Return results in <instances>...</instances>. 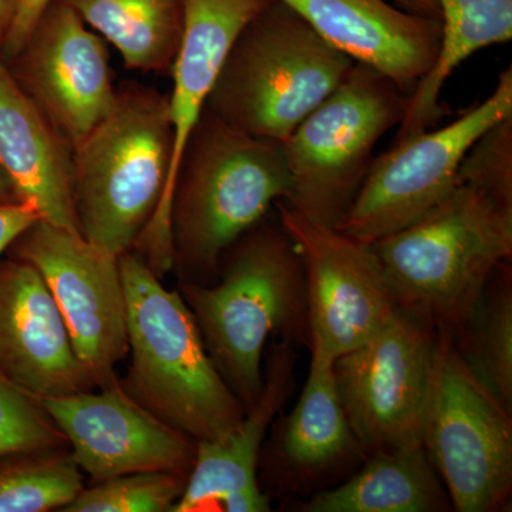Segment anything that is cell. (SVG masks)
<instances>
[{
    "label": "cell",
    "instance_id": "1",
    "mask_svg": "<svg viewBox=\"0 0 512 512\" xmlns=\"http://www.w3.org/2000/svg\"><path fill=\"white\" fill-rule=\"evenodd\" d=\"M291 188L284 143L255 137L204 110L185 147L170 207L181 282L215 279L222 256Z\"/></svg>",
    "mask_w": 512,
    "mask_h": 512
},
{
    "label": "cell",
    "instance_id": "2",
    "mask_svg": "<svg viewBox=\"0 0 512 512\" xmlns=\"http://www.w3.org/2000/svg\"><path fill=\"white\" fill-rule=\"evenodd\" d=\"M119 265L131 353L124 390L195 443L227 436L247 409L208 355L183 296L134 252L120 255Z\"/></svg>",
    "mask_w": 512,
    "mask_h": 512
},
{
    "label": "cell",
    "instance_id": "3",
    "mask_svg": "<svg viewBox=\"0 0 512 512\" xmlns=\"http://www.w3.org/2000/svg\"><path fill=\"white\" fill-rule=\"evenodd\" d=\"M400 308L453 335L512 256V204L457 178L433 210L373 242Z\"/></svg>",
    "mask_w": 512,
    "mask_h": 512
},
{
    "label": "cell",
    "instance_id": "4",
    "mask_svg": "<svg viewBox=\"0 0 512 512\" xmlns=\"http://www.w3.org/2000/svg\"><path fill=\"white\" fill-rule=\"evenodd\" d=\"M218 275L217 284L181 282L178 292L222 379L248 410L264 390L266 342L306 323L301 256L279 222L258 224L225 252Z\"/></svg>",
    "mask_w": 512,
    "mask_h": 512
},
{
    "label": "cell",
    "instance_id": "5",
    "mask_svg": "<svg viewBox=\"0 0 512 512\" xmlns=\"http://www.w3.org/2000/svg\"><path fill=\"white\" fill-rule=\"evenodd\" d=\"M173 163L168 97L127 84L73 150V194L84 239L106 254L131 251L160 211Z\"/></svg>",
    "mask_w": 512,
    "mask_h": 512
},
{
    "label": "cell",
    "instance_id": "6",
    "mask_svg": "<svg viewBox=\"0 0 512 512\" xmlns=\"http://www.w3.org/2000/svg\"><path fill=\"white\" fill-rule=\"evenodd\" d=\"M353 64L296 10L274 0L232 43L205 110L251 136L285 143Z\"/></svg>",
    "mask_w": 512,
    "mask_h": 512
},
{
    "label": "cell",
    "instance_id": "7",
    "mask_svg": "<svg viewBox=\"0 0 512 512\" xmlns=\"http://www.w3.org/2000/svg\"><path fill=\"white\" fill-rule=\"evenodd\" d=\"M410 96L393 80L355 63L338 89L284 143L289 208L339 229L365 183L382 137L399 127Z\"/></svg>",
    "mask_w": 512,
    "mask_h": 512
},
{
    "label": "cell",
    "instance_id": "8",
    "mask_svg": "<svg viewBox=\"0 0 512 512\" xmlns=\"http://www.w3.org/2000/svg\"><path fill=\"white\" fill-rule=\"evenodd\" d=\"M420 434L454 510L490 512L508 504L511 413L470 372L444 330L437 329Z\"/></svg>",
    "mask_w": 512,
    "mask_h": 512
},
{
    "label": "cell",
    "instance_id": "9",
    "mask_svg": "<svg viewBox=\"0 0 512 512\" xmlns=\"http://www.w3.org/2000/svg\"><path fill=\"white\" fill-rule=\"evenodd\" d=\"M511 116L512 70L508 67L491 96L458 119L392 144L376 156L339 231L372 245L420 220L456 187L471 147Z\"/></svg>",
    "mask_w": 512,
    "mask_h": 512
},
{
    "label": "cell",
    "instance_id": "10",
    "mask_svg": "<svg viewBox=\"0 0 512 512\" xmlns=\"http://www.w3.org/2000/svg\"><path fill=\"white\" fill-rule=\"evenodd\" d=\"M436 339L433 323L399 306L372 338L336 357L340 400L363 453L421 443Z\"/></svg>",
    "mask_w": 512,
    "mask_h": 512
},
{
    "label": "cell",
    "instance_id": "11",
    "mask_svg": "<svg viewBox=\"0 0 512 512\" xmlns=\"http://www.w3.org/2000/svg\"><path fill=\"white\" fill-rule=\"evenodd\" d=\"M13 245L16 258L30 262L42 275L74 352L96 387L114 382V369L128 353L119 256L94 247L79 232L42 220Z\"/></svg>",
    "mask_w": 512,
    "mask_h": 512
},
{
    "label": "cell",
    "instance_id": "12",
    "mask_svg": "<svg viewBox=\"0 0 512 512\" xmlns=\"http://www.w3.org/2000/svg\"><path fill=\"white\" fill-rule=\"evenodd\" d=\"M279 225L301 256L309 339L339 357L359 348L397 311L370 245L276 202Z\"/></svg>",
    "mask_w": 512,
    "mask_h": 512
},
{
    "label": "cell",
    "instance_id": "13",
    "mask_svg": "<svg viewBox=\"0 0 512 512\" xmlns=\"http://www.w3.org/2000/svg\"><path fill=\"white\" fill-rule=\"evenodd\" d=\"M13 60V79L73 150L113 109L109 50L64 0L49 3Z\"/></svg>",
    "mask_w": 512,
    "mask_h": 512
},
{
    "label": "cell",
    "instance_id": "14",
    "mask_svg": "<svg viewBox=\"0 0 512 512\" xmlns=\"http://www.w3.org/2000/svg\"><path fill=\"white\" fill-rule=\"evenodd\" d=\"M42 400L77 466L94 483L133 473L190 476L197 443L158 419L114 382Z\"/></svg>",
    "mask_w": 512,
    "mask_h": 512
},
{
    "label": "cell",
    "instance_id": "15",
    "mask_svg": "<svg viewBox=\"0 0 512 512\" xmlns=\"http://www.w3.org/2000/svg\"><path fill=\"white\" fill-rule=\"evenodd\" d=\"M184 32L175 56L173 93L168 97V116L173 131V163L160 211L138 238L137 255L163 279L174 269L170 235V207L175 178L185 147L200 121L215 80L232 43L249 20L274 0H183Z\"/></svg>",
    "mask_w": 512,
    "mask_h": 512
},
{
    "label": "cell",
    "instance_id": "16",
    "mask_svg": "<svg viewBox=\"0 0 512 512\" xmlns=\"http://www.w3.org/2000/svg\"><path fill=\"white\" fill-rule=\"evenodd\" d=\"M0 379L37 399L96 389L42 275L16 256L0 261Z\"/></svg>",
    "mask_w": 512,
    "mask_h": 512
},
{
    "label": "cell",
    "instance_id": "17",
    "mask_svg": "<svg viewBox=\"0 0 512 512\" xmlns=\"http://www.w3.org/2000/svg\"><path fill=\"white\" fill-rule=\"evenodd\" d=\"M326 42L412 96L440 56L441 20L389 0H282Z\"/></svg>",
    "mask_w": 512,
    "mask_h": 512
},
{
    "label": "cell",
    "instance_id": "18",
    "mask_svg": "<svg viewBox=\"0 0 512 512\" xmlns=\"http://www.w3.org/2000/svg\"><path fill=\"white\" fill-rule=\"evenodd\" d=\"M293 387V353L288 340L272 353L264 390L249 407L237 429L220 440L197 443L195 463L187 485L171 512L217 510L271 511L256 478L259 454L276 414Z\"/></svg>",
    "mask_w": 512,
    "mask_h": 512
},
{
    "label": "cell",
    "instance_id": "19",
    "mask_svg": "<svg viewBox=\"0 0 512 512\" xmlns=\"http://www.w3.org/2000/svg\"><path fill=\"white\" fill-rule=\"evenodd\" d=\"M0 167L19 201L42 221L79 232L73 194V148L0 62Z\"/></svg>",
    "mask_w": 512,
    "mask_h": 512
},
{
    "label": "cell",
    "instance_id": "20",
    "mask_svg": "<svg viewBox=\"0 0 512 512\" xmlns=\"http://www.w3.org/2000/svg\"><path fill=\"white\" fill-rule=\"evenodd\" d=\"M450 498L423 444L370 454L365 467L332 490L313 495L305 512H433Z\"/></svg>",
    "mask_w": 512,
    "mask_h": 512
},
{
    "label": "cell",
    "instance_id": "21",
    "mask_svg": "<svg viewBox=\"0 0 512 512\" xmlns=\"http://www.w3.org/2000/svg\"><path fill=\"white\" fill-rule=\"evenodd\" d=\"M311 365L295 409L282 424L278 454L286 468L315 476L362 451L350 429L335 377V357L311 340Z\"/></svg>",
    "mask_w": 512,
    "mask_h": 512
},
{
    "label": "cell",
    "instance_id": "22",
    "mask_svg": "<svg viewBox=\"0 0 512 512\" xmlns=\"http://www.w3.org/2000/svg\"><path fill=\"white\" fill-rule=\"evenodd\" d=\"M443 40L433 70L410 96L409 109L393 144L430 130L443 117L446 82L461 63L480 50L512 39V0H437Z\"/></svg>",
    "mask_w": 512,
    "mask_h": 512
},
{
    "label": "cell",
    "instance_id": "23",
    "mask_svg": "<svg viewBox=\"0 0 512 512\" xmlns=\"http://www.w3.org/2000/svg\"><path fill=\"white\" fill-rule=\"evenodd\" d=\"M119 50L127 69L171 72L184 32L183 0H64Z\"/></svg>",
    "mask_w": 512,
    "mask_h": 512
},
{
    "label": "cell",
    "instance_id": "24",
    "mask_svg": "<svg viewBox=\"0 0 512 512\" xmlns=\"http://www.w3.org/2000/svg\"><path fill=\"white\" fill-rule=\"evenodd\" d=\"M511 266L498 265L467 319L450 335L458 355L508 412L512 410Z\"/></svg>",
    "mask_w": 512,
    "mask_h": 512
},
{
    "label": "cell",
    "instance_id": "25",
    "mask_svg": "<svg viewBox=\"0 0 512 512\" xmlns=\"http://www.w3.org/2000/svg\"><path fill=\"white\" fill-rule=\"evenodd\" d=\"M83 488L66 447L0 457V512L62 511Z\"/></svg>",
    "mask_w": 512,
    "mask_h": 512
},
{
    "label": "cell",
    "instance_id": "26",
    "mask_svg": "<svg viewBox=\"0 0 512 512\" xmlns=\"http://www.w3.org/2000/svg\"><path fill=\"white\" fill-rule=\"evenodd\" d=\"M188 476L175 473H133L84 487L62 512H171Z\"/></svg>",
    "mask_w": 512,
    "mask_h": 512
},
{
    "label": "cell",
    "instance_id": "27",
    "mask_svg": "<svg viewBox=\"0 0 512 512\" xmlns=\"http://www.w3.org/2000/svg\"><path fill=\"white\" fill-rule=\"evenodd\" d=\"M66 446L42 400L0 379V457Z\"/></svg>",
    "mask_w": 512,
    "mask_h": 512
},
{
    "label": "cell",
    "instance_id": "28",
    "mask_svg": "<svg viewBox=\"0 0 512 512\" xmlns=\"http://www.w3.org/2000/svg\"><path fill=\"white\" fill-rule=\"evenodd\" d=\"M458 180L512 204V116L495 124L471 147Z\"/></svg>",
    "mask_w": 512,
    "mask_h": 512
},
{
    "label": "cell",
    "instance_id": "29",
    "mask_svg": "<svg viewBox=\"0 0 512 512\" xmlns=\"http://www.w3.org/2000/svg\"><path fill=\"white\" fill-rule=\"evenodd\" d=\"M52 0H18L0 49L8 59L18 55L33 28Z\"/></svg>",
    "mask_w": 512,
    "mask_h": 512
},
{
    "label": "cell",
    "instance_id": "30",
    "mask_svg": "<svg viewBox=\"0 0 512 512\" xmlns=\"http://www.w3.org/2000/svg\"><path fill=\"white\" fill-rule=\"evenodd\" d=\"M40 220L42 215L32 202H0V255Z\"/></svg>",
    "mask_w": 512,
    "mask_h": 512
},
{
    "label": "cell",
    "instance_id": "31",
    "mask_svg": "<svg viewBox=\"0 0 512 512\" xmlns=\"http://www.w3.org/2000/svg\"><path fill=\"white\" fill-rule=\"evenodd\" d=\"M400 8L410 10L419 15L430 16V18H440V8L437 0H394Z\"/></svg>",
    "mask_w": 512,
    "mask_h": 512
},
{
    "label": "cell",
    "instance_id": "32",
    "mask_svg": "<svg viewBox=\"0 0 512 512\" xmlns=\"http://www.w3.org/2000/svg\"><path fill=\"white\" fill-rule=\"evenodd\" d=\"M16 2L18 0H0V45H2L3 37L6 35L13 12H15Z\"/></svg>",
    "mask_w": 512,
    "mask_h": 512
},
{
    "label": "cell",
    "instance_id": "33",
    "mask_svg": "<svg viewBox=\"0 0 512 512\" xmlns=\"http://www.w3.org/2000/svg\"><path fill=\"white\" fill-rule=\"evenodd\" d=\"M19 201L16 197V192L10 184L8 175L5 174L3 168L0 167V202H15Z\"/></svg>",
    "mask_w": 512,
    "mask_h": 512
}]
</instances>
